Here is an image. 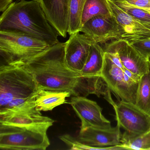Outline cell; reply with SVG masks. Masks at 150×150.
Here are the masks:
<instances>
[{"instance_id":"1","label":"cell","mask_w":150,"mask_h":150,"mask_svg":"<svg viewBox=\"0 0 150 150\" xmlns=\"http://www.w3.org/2000/svg\"><path fill=\"white\" fill-rule=\"evenodd\" d=\"M65 43L59 42L20 66L32 74L38 89L68 91L75 96L81 79L79 73L70 70L65 62Z\"/></svg>"},{"instance_id":"2","label":"cell","mask_w":150,"mask_h":150,"mask_svg":"<svg viewBox=\"0 0 150 150\" xmlns=\"http://www.w3.org/2000/svg\"><path fill=\"white\" fill-rule=\"evenodd\" d=\"M0 31L26 35L50 46L59 42L38 0L13 2L0 17Z\"/></svg>"},{"instance_id":"3","label":"cell","mask_w":150,"mask_h":150,"mask_svg":"<svg viewBox=\"0 0 150 150\" xmlns=\"http://www.w3.org/2000/svg\"><path fill=\"white\" fill-rule=\"evenodd\" d=\"M38 90L33 75L23 67L14 64L0 67V111L21 106Z\"/></svg>"},{"instance_id":"4","label":"cell","mask_w":150,"mask_h":150,"mask_svg":"<svg viewBox=\"0 0 150 150\" xmlns=\"http://www.w3.org/2000/svg\"><path fill=\"white\" fill-rule=\"evenodd\" d=\"M53 124L15 125L0 123V148L45 150L50 144L47 131Z\"/></svg>"},{"instance_id":"5","label":"cell","mask_w":150,"mask_h":150,"mask_svg":"<svg viewBox=\"0 0 150 150\" xmlns=\"http://www.w3.org/2000/svg\"><path fill=\"white\" fill-rule=\"evenodd\" d=\"M50 47L45 42L26 35L0 31V53L8 64L30 59Z\"/></svg>"},{"instance_id":"6","label":"cell","mask_w":150,"mask_h":150,"mask_svg":"<svg viewBox=\"0 0 150 150\" xmlns=\"http://www.w3.org/2000/svg\"><path fill=\"white\" fill-rule=\"evenodd\" d=\"M117 123L125 131L142 134L150 130V115L136 104L122 100L113 105Z\"/></svg>"},{"instance_id":"7","label":"cell","mask_w":150,"mask_h":150,"mask_svg":"<svg viewBox=\"0 0 150 150\" xmlns=\"http://www.w3.org/2000/svg\"><path fill=\"white\" fill-rule=\"evenodd\" d=\"M120 126L110 128H100L88 126L81 129L77 139L84 145L94 150H124L120 146L122 134Z\"/></svg>"},{"instance_id":"8","label":"cell","mask_w":150,"mask_h":150,"mask_svg":"<svg viewBox=\"0 0 150 150\" xmlns=\"http://www.w3.org/2000/svg\"><path fill=\"white\" fill-rule=\"evenodd\" d=\"M101 77L110 91L122 100L136 104L138 87L132 86L126 82L123 70L115 64L105 53Z\"/></svg>"},{"instance_id":"9","label":"cell","mask_w":150,"mask_h":150,"mask_svg":"<svg viewBox=\"0 0 150 150\" xmlns=\"http://www.w3.org/2000/svg\"><path fill=\"white\" fill-rule=\"evenodd\" d=\"M111 16L120 31V40L129 42L150 39V29L124 11L111 0H106Z\"/></svg>"},{"instance_id":"10","label":"cell","mask_w":150,"mask_h":150,"mask_svg":"<svg viewBox=\"0 0 150 150\" xmlns=\"http://www.w3.org/2000/svg\"><path fill=\"white\" fill-rule=\"evenodd\" d=\"M35 95L21 106L0 111V123L15 125L53 124L54 120L43 116L36 108Z\"/></svg>"},{"instance_id":"11","label":"cell","mask_w":150,"mask_h":150,"mask_svg":"<svg viewBox=\"0 0 150 150\" xmlns=\"http://www.w3.org/2000/svg\"><path fill=\"white\" fill-rule=\"evenodd\" d=\"M80 32L70 35L66 42L65 62L70 70L80 74L95 42L87 35Z\"/></svg>"},{"instance_id":"12","label":"cell","mask_w":150,"mask_h":150,"mask_svg":"<svg viewBox=\"0 0 150 150\" xmlns=\"http://www.w3.org/2000/svg\"><path fill=\"white\" fill-rule=\"evenodd\" d=\"M80 32L100 44H104L110 40H120L121 36L118 25L112 16L93 17L82 25Z\"/></svg>"},{"instance_id":"13","label":"cell","mask_w":150,"mask_h":150,"mask_svg":"<svg viewBox=\"0 0 150 150\" xmlns=\"http://www.w3.org/2000/svg\"><path fill=\"white\" fill-rule=\"evenodd\" d=\"M70 104L81 121V129L88 126L111 127L110 121L104 117L102 113V109L96 102L84 96H73Z\"/></svg>"},{"instance_id":"14","label":"cell","mask_w":150,"mask_h":150,"mask_svg":"<svg viewBox=\"0 0 150 150\" xmlns=\"http://www.w3.org/2000/svg\"><path fill=\"white\" fill-rule=\"evenodd\" d=\"M47 20L59 35L66 37L69 28L70 0H38Z\"/></svg>"},{"instance_id":"15","label":"cell","mask_w":150,"mask_h":150,"mask_svg":"<svg viewBox=\"0 0 150 150\" xmlns=\"http://www.w3.org/2000/svg\"><path fill=\"white\" fill-rule=\"evenodd\" d=\"M110 44L118 53L124 68L141 76L148 71L149 62L127 41L115 40Z\"/></svg>"},{"instance_id":"16","label":"cell","mask_w":150,"mask_h":150,"mask_svg":"<svg viewBox=\"0 0 150 150\" xmlns=\"http://www.w3.org/2000/svg\"><path fill=\"white\" fill-rule=\"evenodd\" d=\"M71 96V93L68 91L38 89L35 95L34 103L37 110L50 111L66 103L67 97Z\"/></svg>"},{"instance_id":"17","label":"cell","mask_w":150,"mask_h":150,"mask_svg":"<svg viewBox=\"0 0 150 150\" xmlns=\"http://www.w3.org/2000/svg\"><path fill=\"white\" fill-rule=\"evenodd\" d=\"M104 60V51L100 44L94 43L86 64L81 72L82 77L101 76Z\"/></svg>"},{"instance_id":"18","label":"cell","mask_w":150,"mask_h":150,"mask_svg":"<svg viewBox=\"0 0 150 150\" xmlns=\"http://www.w3.org/2000/svg\"><path fill=\"white\" fill-rule=\"evenodd\" d=\"M120 145L124 150H150V130L139 134L125 131L121 136Z\"/></svg>"},{"instance_id":"19","label":"cell","mask_w":150,"mask_h":150,"mask_svg":"<svg viewBox=\"0 0 150 150\" xmlns=\"http://www.w3.org/2000/svg\"><path fill=\"white\" fill-rule=\"evenodd\" d=\"M136 105L150 115V60L148 71L141 76L139 80Z\"/></svg>"},{"instance_id":"20","label":"cell","mask_w":150,"mask_h":150,"mask_svg":"<svg viewBox=\"0 0 150 150\" xmlns=\"http://www.w3.org/2000/svg\"><path fill=\"white\" fill-rule=\"evenodd\" d=\"M97 16H111L106 0H86L81 16V25Z\"/></svg>"},{"instance_id":"21","label":"cell","mask_w":150,"mask_h":150,"mask_svg":"<svg viewBox=\"0 0 150 150\" xmlns=\"http://www.w3.org/2000/svg\"><path fill=\"white\" fill-rule=\"evenodd\" d=\"M86 0H70L69 2V35L80 32L81 25V16L83 8Z\"/></svg>"},{"instance_id":"22","label":"cell","mask_w":150,"mask_h":150,"mask_svg":"<svg viewBox=\"0 0 150 150\" xmlns=\"http://www.w3.org/2000/svg\"><path fill=\"white\" fill-rule=\"evenodd\" d=\"M124 11L150 29V11L134 6L122 0H111Z\"/></svg>"},{"instance_id":"23","label":"cell","mask_w":150,"mask_h":150,"mask_svg":"<svg viewBox=\"0 0 150 150\" xmlns=\"http://www.w3.org/2000/svg\"><path fill=\"white\" fill-rule=\"evenodd\" d=\"M129 43L141 56L146 59L150 60V39L138 40Z\"/></svg>"},{"instance_id":"24","label":"cell","mask_w":150,"mask_h":150,"mask_svg":"<svg viewBox=\"0 0 150 150\" xmlns=\"http://www.w3.org/2000/svg\"><path fill=\"white\" fill-rule=\"evenodd\" d=\"M127 3L142 9L150 8V0H122Z\"/></svg>"},{"instance_id":"25","label":"cell","mask_w":150,"mask_h":150,"mask_svg":"<svg viewBox=\"0 0 150 150\" xmlns=\"http://www.w3.org/2000/svg\"><path fill=\"white\" fill-rule=\"evenodd\" d=\"M13 0H0V12H5L12 4Z\"/></svg>"},{"instance_id":"26","label":"cell","mask_w":150,"mask_h":150,"mask_svg":"<svg viewBox=\"0 0 150 150\" xmlns=\"http://www.w3.org/2000/svg\"><path fill=\"white\" fill-rule=\"evenodd\" d=\"M123 70L124 72L130 78L132 79L133 80L136 81V82H139L141 76L137 75V74H136L132 72L129 71V70L126 69V68H124Z\"/></svg>"}]
</instances>
